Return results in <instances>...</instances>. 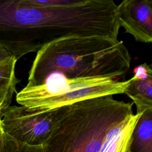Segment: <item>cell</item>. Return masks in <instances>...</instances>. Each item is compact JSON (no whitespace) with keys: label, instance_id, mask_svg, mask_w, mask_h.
<instances>
[{"label":"cell","instance_id":"cell-1","mask_svg":"<svg viewBox=\"0 0 152 152\" xmlns=\"http://www.w3.org/2000/svg\"><path fill=\"white\" fill-rule=\"evenodd\" d=\"M131 56L124 42L102 36H69L37 52L26 86L56 81L100 78L123 81Z\"/></svg>","mask_w":152,"mask_h":152},{"label":"cell","instance_id":"cell-2","mask_svg":"<svg viewBox=\"0 0 152 152\" xmlns=\"http://www.w3.org/2000/svg\"><path fill=\"white\" fill-rule=\"evenodd\" d=\"M133 113L132 103L112 95L85 99L62 107L45 152H99L110 128Z\"/></svg>","mask_w":152,"mask_h":152},{"label":"cell","instance_id":"cell-3","mask_svg":"<svg viewBox=\"0 0 152 152\" xmlns=\"http://www.w3.org/2000/svg\"><path fill=\"white\" fill-rule=\"evenodd\" d=\"M129 83V80L119 81L100 78L56 81L26 86L17 94L16 101L28 109L46 111L85 99L124 93Z\"/></svg>","mask_w":152,"mask_h":152},{"label":"cell","instance_id":"cell-4","mask_svg":"<svg viewBox=\"0 0 152 152\" xmlns=\"http://www.w3.org/2000/svg\"><path fill=\"white\" fill-rule=\"evenodd\" d=\"M62 107L46 111L10 106L1 118L4 134L29 145H44L56 127Z\"/></svg>","mask_w":152,"mask_h":152},{"label":"cell","instance_id":"cell-5","mask_svg":"<svg viewBox=\"0 0 152 152\" xmlns=\"http://www.w3.org/2000/svg\"><path fill=\"white\" fill-rule=\"evenodd\" d=\"M119 25L137 42H152V1L124 0L116 7Z\"/></svg>","mask_w":152,"mask_h":152},{"label":"cell","instance_id":"cell-6","mask_svg":"<svg viewBox=\"0 0 152 152\" xmlns=\"http://www.w3.org/2000/svg\"><path fill=\"white\" fill-rule=\"evenodd\" d=\"M134 75L124 91L135 104L137 113L152 109V69L147 63L139 65L134 69Z\"/></svg>","mask_w":152,"mask_h":152},{"label":"cell","instance_id":"cell-7","mask_svg":"<svg viewBox=\"0 0 152 152\" xmlns=\"http://www.w3.org/2000/svg\"><path fill=\"white\" fill-rule=\"evenodd\" d=\"M141 113H132L113 126L99 152H128L134 128Z\"/></svg>","mask_w":152,"mask_h":152},{"label":"cell","instance_id":"cell-8","mask_svg":"<svg viewBox=\"0 0 152 152\" xmlns=\"http://www.w3.org/2000/svg\"><path fill=\"white\" fill-rule=\"evenodd\" d=\"M17 60L13 56L0 62V118L10 106L16 86L20 80L15 77V66Z\"/></svg>","mask_w":152,"mask_h":152},{"label":"cell","instance_id":"cell-9","mask_svg":"<svg viewBox=\"0 0 152 152\" xmlns=\"http://www.w3.org/2000/svg\"><path fill=\"white\" fill-rule=\"evenodd\" d=\"M128 152H152V109L142 112L133 131Z\"/></svg>","mask_w":152,"mask_h":152},{"label":"cell","instance_id":"cell-10","mask_svg":"<svg viewBox=\"0 0 152 152\" xmlns=\"http://www.w3.org/2000/svg\"><path fill=\"white\" fill-rule=\"evenodd\" d=\"M1 152H45V146L29 145L17 141L4 134Z\"/></svg>","mask_w":152,"mask_h":152},{"label":"cell","instance_id":"cell-11","mask_svg":"<svg viewBox=\"0 0 152 152\" xmlns=\"http://www.w3.org/2000/svg\"><path fill=\"white\" fill-rule=\"evenodd\" d=\"M13 56L11 53L0 45V62Z\"/></svg>","mask_w":152,"mask_h":152},{"label":"cell","instance_id":"cell-12","mask_svg":"<svg viewBox=\"0 0 152 152\" xmlns=\"http://www.w3.org/2000/svg\"><path fill=\"white\" fill-rule=\"evenodd\" d=\"M0 121H1V118H0ZM3 137H4V132L2 131L1 126V122H0V152L1 150V147L2 145V142H3Z\"/></svg>","mask_w":152,"mask_h":152},{"label":"cell","instance_id":"cell-13","mask_svg":"<svg viewBox=\"0 0 152 152\" xmlns=\"http://www.w3.org/2000/svg\"></svg>","mask_w":152,"mask_h":152}]
</instances>
